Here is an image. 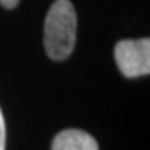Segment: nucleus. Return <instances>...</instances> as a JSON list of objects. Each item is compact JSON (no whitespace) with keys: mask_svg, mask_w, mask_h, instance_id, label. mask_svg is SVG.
Instances as JSON below:
<instances>
[{"mask_svg":"<svg viewBox=\"0 0 150 150\" xmlns=\"http://www.w3.org/2000/svg\"><path fill=\"white\" fill-rule=\"evenodd\" d=\"M76 14L70 0H56L45 20V49L53 60H65L74 50Z\"/></svg>","mask_w":150,"mask_h":150,"instance_id":"f257e3e1","label":"nucleus"},{"mask_svg":"<svg viewBox=\"0 0 150 150\" xmlns=\"http://www.w3.org/2000/svg\"><path fill=\"white\" fill-rule=\"evenodd\" d=\"M114 56L120 71L127 78H136L150 72V40L127 39L117 43Z\"/></svg>","mask_w":150,"mask_h":150,"instance_id":"f03ea898","label":"nucleus"},{"mask_svg":"<svg viewBox=\"0 0 150 150\" xmlns=\"http://www.w3.org/2000/svg\"><path fill=\"white\" fill-rule=\"evenodd\" d=\"M52 150H99L93 136L79 129H65L56 135Z\"/></svg>","mask_w":150,"mask_h":150,"instance_id":"7ed1b4c3","label":"nucleus"},{"mask_svg":"<svg viewBox=\"0 0 150 150\" xmlns=\"http://www.w3.org/2000/svg\"><path fill=\"white\" fill-rule=\"evenodd\" d=\"M6 149V124L3 118V112L0 108V150Z\"/></svg>","mask_w":150,"mask_h":150,"instance_id":"20e7f679","label":"nucleus"},{"mask_svg":"<svg viewBox=\"0 0 150 150\" xmlns=\"http://www.w3.org/2000/svg\"><path fill=\"white\" fill-rule=\"evenodd\" d=\"M20 0H0V4L6 7V8H14L17 4H18Z\"/></svg>","mask_w":150,"mask_h":150,"instance_id":"39448f33","label":"nucleus"}]
</instances>
